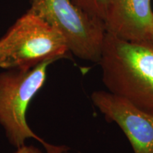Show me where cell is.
I'll list each match as a JSON object with an SVG mask.
<instances>
[{"label":"cell","instance_id":"8","mask_svg":"<svg viewBox=\"0 0 153 153\" xmlns=\"http://www.w3.org/2000/svg\"><path fill=\"white\" fill-rule=\"evenodd\" d=\"M70 150L66 145H55L53 148L48 150H45L44 152L39 148H36L33 145H24L20 148H16V151L15 153H62L65 151Z\"/></svg>","mask_w":153,"mask_h":153},{"label":"cell","instance_id":"4","mask_svg":"<svg viewBox=\"0 0 153 153\" xmlns=\"http://www.w3.org/2000/svg\"><path fill=\"white\" fill-rule=\"evenodd\" d=\"M28 10L62 34L70 53L98 64L106 33L102 21L86 13L72 0H30Z\"/></svg>","mask_w":153,"mask_h":153},{"label":"cell","instance_id":"7","mask_svg":"<svg viewBox=\"0 0 153 153\" xmlns=\"http://www.w3.org/2000/svg\"><path fill=\"white\" fill-rule=\"evenodd\" d=\"M75 4L95 18L103 22L106 8V0H72Z\"/></svg>","mask_w":153,"mask_h":153},{"label":"cell","instance_id":"1","mask_svg":"<svg viewBox=\"0 0 153 153\" xmlns=\"http://www.w3.org/2000/svg\"><path fill=\"white\" fill-rule=\"evenodd\" d=\"M98 64L107 91L153 114L152 44L106 33Z\"/></svg>","mask_w":153,"mask_h":153},{"label":"cell","instance_id":"9","mask_svg":"<svg viewBox=\"0 0 153 153\" xmlns=\"http://www.w3.org/2000/svg\"><path fill=\"white\" fill-rule=\"evenodd\" d=\"M62 153H72V152H70V151H69V150H67V151H65V152H63Z\"/></svg>","mask_w":153,"mask_h":153},{"label":"cell","instance_id":"2","mask_svg":"<svg viewBox=\"0 0 153 153\" xmlns=\"http://www.w3.org/2000/svg\"><path fill=\"white\" fill-rule=\"evenodd\" d=\"M70 54L62 34L29 10L0 38V68L5 70H28Z\"/></svg>","mask_w":153,"mask_h":153},{"label":"cell","instance_id":"3","mask_svg":"<svg viewBox=\"0 0 153 153\" xmlns=\"http://www.w3.org/2000/svg\"><path fill=\"white\" fill-rule=\"evenodd\" d=\"M53 62L46 61L28 70L0 73V126L9 143L16 148L26 145L30 138L38 141L45 150L54 147L30 128L26 118L28 105L45 84L47 69Z\"/></svg>","mask_w":153,"mask_h":153},{"label":"cell","instance_id":"6","mask_svg":"<svg viewBox=\"0 0 153 153\" xmlns=\"http://www.w3.org/2000/svg\"><path fill=\"white\" fill-rule=\"evenodd\" d=\"M103 23L107 33L127 41L153 45L151 0H106Z\"/></svg>","mask_w":153,"mask_h":153},{"label":"cell","instance_id":"5","mask_svg":"<svg viewBox=\"0 0 153 153\" xmlns=\"http://www.w3.org/2000/svg\"><path fill=\"white\" fill-rule=\"evenodd\" d=\"M91 100L107 121L122 130L134 153H153L152 114L108 91H94Z\"/></svg>","mask_w":153,"mask_h":153}]
</instances>
